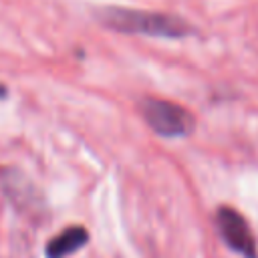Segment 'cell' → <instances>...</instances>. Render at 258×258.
I'll return each mask as SVG.
<instances>
[{
    "instance_id": "3957f363",
    "label": "cell",
    "mask_w": 258,
    "mask_h": 258,
    "mask_svg": "<svg viewBox=\"0 0 258 258\" xmlns=\"http://www.w3.org/2000/svg\"><path fill=\"white\" fill-rule=\"evenodd\" d=\"M216 222H218V228H220L224 242L232 250L244 254L246 258L256 256L254 236H252V232H250V228H248V224L240 212H236L234 208H220Z\"/></svg>"
},
{
    "instance_id": "7a4b0ae2",
    "label": "cell",
    "mask_w": 258,
    "mask_h": 258,
    "mask_svg": "<svg viewBox=\"0 0 258 258\" xmlns=\"http://www.w3.org/2000/svg\"><path fill=\"white\" fill-rule=\"evenodd\" d=\"M141 113L147 125L163 137H183L194 129L196 123L194 115L185 107L157 97L143 99Z\"/></svg>"
},
{
    "instance_id": "277c9868",
    "label": "cell",
    "mask_w": 258,
    "mask_h": 258,
    "mask_svg": "<svg viewBox=\"0 0 258 258\" xmlns=\"http://www.w3.org/2000/svg\"><path fill=\"white\" fill-rule=\"evenodd\" d=\"M89 240V234L83 226H71L56 234L48 244H46V256L48 258H67L81 250Z\"/></svg>"
},
{
    "instance_id": "6da1fadb",
    "label": "cell",
    "mask_w": 258,
    "mask_h": 258,
    "mask_svg": "<svg viewBox=\"0 0 258 258\" xmlns=\"http://www.w3.org/2000/svg\"><path fill=\"white\" fill-rule=\"evenodd\" d=\"M97 18L117 32L125 34H145L159 38H181L194 32V28L179 16L155 12V10H139L125 6H107L97 12Z\"/></svg>"
}]
</instances>
